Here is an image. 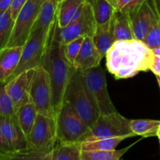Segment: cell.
<instances>
[{
  "label": "cell",
  "mask_w": 160,
  "mask_h": 160,
  "mask_svg": "<svg viewBox=\"0 0 160 160\" xmlns=\"http://www.w3.org/2000/svg\"><path fill=\"white\" fill-rule=\"evenodd\" d=\"M106 57V67L117 79H127L150 70L154 54L142 40L116 41Z\"/></svg>",
  "instance_id": "cell-1"
},
{
  "label": "cell",
  "mask_w": 160,
  "mask_h": 160,
  "mask_svg": "<svg viewBox=\"0 0 160 160\" xmlns=\"http://www.w3.org/2000/svg\"><path fill=\"white\" fill-rule=\"evenodd\" d=\"M41 67L45 69L49 77L52 106L56 117L63 104L67 86L76 70L66 58L62 44L53 40L48 45Z\"/></svg>",
  "instance_id": "cell-2"
},
{
  "label": "cell",
  "mask_w": 160,
  "mask_h": 160,
  "mask_svg": "<svg viewBox=\"0 0 160 160\" xmlns=\"http://www.w3.org/2000/svg\"><path fill=\"white\" fill-rule=\"evenodd\" d=\"M56 23L57 22L49 29L39 28L31 32L26 43L23 45L18 66L8 81L26 70L41 67L48 45L53 38Z\"/></svg>",
  "instance_id": "cell-3"
},
{
  "label": "cell",
  "mask_w": 160,
  "mask_h": 160,
  "mask_svg": "<svg viewBox=\"0 0 160 160\" xmlns=\"http://www.w3.org/2000/svg\"><path fill=\"white\" fill-rule=\"evenodd\" d=\"M64 102L71 105L79 117L91 128L100 113L84 81L81 71L77 70L72 76L65 93Z\"/></svg>",
  "instance_id": "cell-4"
},
{
  "label": "cell",
  "mask_w": 160,
  "mask_h": 160,
  "mask_svg": "<svg viewBox=\"0 0 160 160\" xmlns=\"http://www.w3.org/2000/svg\"><path fill=\"white\" fill-rule=\"evenodd\" d=\"M55 120L57 141L61 144L82 142L91 130L67 102L62 105Z\"/></svg>",
  "instance_id": "cell-5"
},
{
  "label": "cell",
  "mask_w": 160,
  "mask_h": 160,
  "mask_svg": "<svg viewBox=\"0 0 160 160\" xmlns=\"http://www.w3.org/2000/svg\"><path fill=\"white\" fill-rule=\"evenodd\" d=\"M57 142L55 118L38 113L28 136V149L46 155L50 160L51 152Z\"/></svg>",
  "instance_id": "cell-6"
},
{
  "label": "cell",
  "mask_w": 160,
  "mask_h": 160,
  "mask_svg": "<svg viewBox=\"0 0 160 160\" xmlns=\"http://www.w3.org/2000/svg\"><path fill=\"white\" fill-rule=\"evenodd\" d=\"M123 136L131 138L136 135L131 130V120L125 118L117 111L109 114L99 115L83 142Z\"/></svg>",
  "instance_id": "cell-7"
},
{
  "label": "cell",
  "mask_w": 160,
  "mask_h": 160,
  "mask_svg": "<svg viewBox=\"0 0 160 160\" xmlns=\"http://www.w3.org/2000/svg\"><path fill=\"white\" fill-rule=\"evenodd\" d=\"M85 85L100 115L117 112L107 89L106 71L101 66L81 71Z\"/></svg>",
  "instance_id": "cell-8"
},
{
  "label": "cell",
  "mask_w": 160,
  "mask_h": 160,
  "mask_svg": "<svg viewBox=\"0 0 160 160\" xmlns=\"http://www.w3.org/2000/svg\"><path fill=\"white\" fill-rule=\"evenodd\" d=\"M43 0H28L15 18L10 38L6 47L23 46L32 32Z\"/></svg>",
  "instance_id": "cell-9"
},
{
  "label": "cell",
  "mask_w": 160,
  "mask_h": 160,
  "mask_svg": "<svg viewBox=\"0 0 160 160\" xmlns=\"http://www.w3.org/2000/svg\"><path fill=\"white\" fill-rule=\"evenodd\" d=\"M30 97L31 102L35 106L38 113L55 118L49 77L42 67L34 70L30 89Z\"/></svg>",
  "instance_id": "cell-10"
},
{
  "label": "cell",
  "mask_w": 160,
  "mask_h": 160,
  "mask_svg": "<svg viewBox=\"0 0 160 160\" xmlns=\"http://www.w3.org/2000/svg\"><path fill=\"white\" fill-rule=\"evenodd\" d=\"M96 20L90 5L86 2L82 15L77 20L64 28H59L56 23L53 34V42L66 44L79 37H92L96 28Z\"/></svg>",
  "instance_id": "cell-11"
},
{
  "label": "cell",
  "mask_w": 160,
  "mask_h": 160,
  "mask_svg": "<svg viewBox=\"0 0 160 160\" xmlns=\"http://www.w3.org/2000/svg\"><path fill=\"white\" fill-rule=\"evenodd\" d=\"M130 16L134 38L138 40H142L150 29L160 20L153 0H147Z\"/></svg>",
  "instance_id": "cell-12"
},
{
  "label": "cell",
  "mask_w": 160,
  "mask_h": 160,
  "mask_svg": "<svg viewBox=\"0 0 160 160\" xmlns=\"http://www.w3.org/2000/svg\"><path fill=\"white\" fill-rule=\"evenodd\" d=\"M35 69L26 70L8 81L6 89L15 107V112L19 107L31 102L30 89Z\"/></svg>",
  "instance_id": "cell-13"
},
{
  "label": "cell",
  "mask_w": 160,
  "mask_h": 160,
  "mask_svg": "<svg viewBox=\"0 0 160 160\" xmlns=\"http://www.w3.org/2000/svg\"><path fill=\"white\" fill-rule=\"evenodd\" d=\"M0 129L6 143L14 153L28 149V138L15 114L0 117Z\"/></svg>",
  "instance_id": "cell-14"
},
{
  "label": "cell",
  "mask_w": 160,
  "mask_h": 160,
  "mask_svg": "<svg viewBox=\"0 0 160 160\" xmlns=\"http://www.w3.org/2000/svg\"><path fill=\"white\" fill-rule=\"evenodd\" d=\"M102 59V56L97 49L92 38L86 36L84 37L79 53L75 59L73 67L75 70L83 71L99 66Z\"/></svg>",
  "instance_id": "cell-15"
},
{
  "label": "cell",
  "mask_w": 160,
  "mask_h": 160,
  "mask_svg": "<svg viewBox=\"0 0 160 160\" xmlns=\"http://www.w3.org/2000/svg\"><path fill=\"white\" fill-rule=\"evenodd\" d=\"M23 46L6 47L0 51V81L6 82L17 69Z\"/></svg>",
  "instance_id": "cell-16"
},
{
  "label": "cell",
  "mask_w": 160,
  "mask_h": 160,
  "mask_svg": "<svg viewBox=\"0 0 160 160\" xmlns=\"http://www.w3.org/2000/svg\"><path fill=\"white\" fill-rule=\"evenodd\" d=\"M92 38L97 49L104 58L115 42L112 17L106 23H97L95 33Z\"/></svg>",
  "instance_id": "cell-17"
},
{
  "label": "cell",
  "mask_w": 160,
  "mask_h": 160,
  "mask_svg": "<svg viewBox=\"0 0 160 160\" xmlns=\"http://www.w3.org/2000/svg\"><path fill=\"white\" fill-rule=\"evenodd\" d=\"M112 24L115 42L135 38L133 31L132 21L128 12L116 11L112 16Z\"/></svg>",
  "instance_id": "cell-18"
},
{
  "label": "cell",
  "mask_w": 160,
  "mask_h": 160,
  "mask_svg": "<svg viewBox=\"0 0 160 160\" xmlns=\"http://www.w3.org/2000/svg\"><path fill=\"white\" fill-rule=\"evenodd\" d=\"M57 5L56 0H43L32 31L39 28L49 29L56 23Z\"/></svg>",
  "instance_id": "cell-19"
},
{
  "label": "cell",
  "mask_w": 160,
  "mask_h": 160,
  "mask_svg": "<svg viewBox=\"0 0 160 160\" xmlns=\"http://www.w3.org/2000/svg\"><path fill=\"white\" fill-rule=\"evenodd\" d=\"M86 0H62L57 5L56 22L59 28H64L71 22L80 6Z\"/></svg>",
  "instance_id": "cell-20"
},
{
  "label": "cell",
  "mask_w": 160,
  "mask_h": 160,
  "mask_svg": "<svg viewBox=\"0 0 160 160\" xmlns=\"http://www.w3.org/2000/svg\"><path fill=\"white\" fill-rule=\"evenodd\" d=\"M15 115L28 138L38 115L37 109L32 102H28L19 107L16 110Z\"/></svg>",
  "instance_id": "cell-21"
},
{
  "label": "cell",
  "mask_w": 160,
  "mask_h": 160,
  "mask_svg": "<svg viewBox=\"0 0 160 160\" xmlns=\"http://www.w3.org/2000/svg\"><path fill=\"white\" fill-rule=\"evenodd\" d=\"M81 142L59 143L52 151L50 160H81Z\"/></svg>",
  "instance_id": "cell-22"
},
{
  "label": "cell",
  "mask_w": 160,
  "mask_h": 160,
  "mask_svg": "<svg viewBox=\"0 0 160 160\" xmlns=\"http://www.w3.org/2000/svg\"><path fill=\"white\" fill-rule=\"evenodd\" d=\"M90 5L97 23L109 21L115 13V7L109 0H86Z\"/></svg>",
  "instance_id": "cell-23"
},
{
  "label": "cell",
  "mask_w": 160,
  "mask_h": 160,
  "mask_svg": "<svg viewBox=\"0 0 160 160\" xmlns=\"http://www.w3.org/2000/svg\"><path fill=\"white\" fill-rule=\"evenodd\" d=\"M160 120H131V128L135 135L143 138L157 136Z\"/></svg>",
  "instance_id": "cell-24"
},
{
  "label": "cell",
  "mask_w": 160,
  "mask_h": 160,
  "mask_svg": "<svg viewBox=\"0 0 160 160\" xmlns=\"http://www.w3.org/2000/svg\"><path fill=\"white\" fill-rule=\"evenodd\" d=\"M131 146L132 145L120 150H82L81 160H119Z\"/></svg>",
  "instance_id": "cell-25"
},
{
  "label": "cell",
  "mask_w": 160,
  "mask_h": 160,
  "mask_svg": "<svg viewBox=\"0 0 160 160\" xmlns=\"http://www.w3.org/2000/svg\"><path fill=\"white\" fill-rule=\"evenodd\" d=\"M127 137L105 138H98L88 142H81V148L84 151H92V150H112L116 149L117 145L123 142Z\"/></svg>",
  "instance_id": "cell-26"
},
{
  "label": "cell",
  "mask_w": 160,
  "mask_h": 160,
  "mask_svg": "<svg viewBox=\"0 0 160 160\" xmlns=\"http://www.w3.org/2000/svg\"><path fill=\"white\" fill-rule=\"evenodd\" d=\"M14 22L15 20L12 17L9 9L4 12H0V51L7 46Z\"/></svg>",
  "instance_id": "cell-27"
},
{
  "label": "cell",
  "mask_w": 160,
  "mask_h": 160,
  "mask_svg": "<svg viewBox=\"0 0 160 160\" xmlns=\"http://www.w3.org/2000/svg\"><path fill=\"white\" fill-rule=\"evenodd\" d=\"M6 82L0 81V117H9L15 114V107L6 89Z\"/></svg>",
  "instance_id": "cell-28"
},
{
  "label": "cell",
  "mask_w": 160,
  "mask_h": 160,
  "mask_svg": "<svg viewBox=\"0 0 160 160\" xmlns=\"http://www.w3.org/2000/svg\"><path fill=\"white\" fill-rule=\"evenodd\" d=\"M84 37H79L66 44H62V48H63L64 55L67 60L73 66L77 56L79 53L81 47L84 42Z\"/></svg>",
  "instance_id": "cell-29"
},
{
  "label": "cell",
  "mask_w": 160,
  "mask_h": 160,
  "mask_svg": "<svg viewBox=\"0 0 160 160\" xmlns=\"http://www.w3.org/2000/svg\"><path fill=\"white\" fill-rule=\"evenodd\" d=\"M142 41L151 49L160 47V20L150 29Z\"/></svg>",
  "instance_id": "cell-30"
},
{
  "label": "cell",
  "mask_w": 160,
  "mask_h": 160,
  "mask_svg": "<svg viewBox=\"0 0 160 160\" xmlns=\"http://www.w3.org/2000/svg\"><path fill=\"white\" fill-rule=\"evenodd\" d=\"M14 152L10 149L3 138L0 129V160H10L13 159Z\"/></svg>",
  "instance_id": "cell-31"
},
{
  "label": "cell",
  "mask_w": 160,
  "mask_h": 160,
  "mask_svg": "<svg viewBox=\"0 0 160 160\" xmlns=\"http://www.w3.org/2000/svg\"><path fill=\"white\" fill-rule=\"evenodd\" d=\"M152 52L154 54L152 63L150 70L156 76H160V47L153 48Z\"/></svg>",
  "instance_id": "cell-32"
},
{
  "label": "cell",
  "mask_w": 160,
  "mask_h": 160,
  "mask_svg": "<svg viewBox=\"0 0 160 160\" xmlns=\"http://www.w3.org/2000/svg\"><path fill=\"white\" fill-rule=\"evenodd\" d=\"M27 2H28V0H13L12 1L10 8H9V10H10L12 17H13L14 20Z\"/></svg>",
  "instance_id": "cell-33"
},
{
  "label": "cell",
  "mask_w": 160,
  "mask_h": 160,
  "mask_svg": "<svg viewBox=\"0 0 160 160\" xmlns=\"http://www.w3.org/2000/svg\"><path fill=\"white\" fill-rule=\"evenodd\" d=\"M147 0H131L121 11L125 12H128L129 14L133 13V12H135Z\"/></svg>",
  "instance_id": "cell-34"
},
{
  "label": "cell",
  "mask_w": 160,
  "mask_h": 160,
  "mask_svg": "<svg viewBox=\"0 0 160 160\" xmlns=\"http://www.w3.org/2000/svg\"><path fill=\"white\" fill-rule=\"evenodd\" d=\"M117 11H121L131 0H109Z\"/></svg>",
  "instance_id": "cell-35"
},
{
  "label": "cell",
  "mask_w": 160,
  "mask_h": 160,
  "mask_svg": "<svg viewBox=\"0 0 160 160\" xmlns=\"http://www.w3.org/2000/svg\"><path fill=\"white\" fill-rule=\"evenodd\" d=\"M13 0H0V12H4L10 8Z\"/></svg>",
  "instance_id": "cell-36"
},
{
  "label": "cell",
  "mask_w": 160,
  "mask_h": 160,
  "mask_svg": "<svg viewBox=\"0 0 160 160\" xmlns=\"http://www.w3.org/2000/svg\"><path fill=\"white\" fill-rule=\"evenodd\" d=\"M154 1L155 6H156V9L158 12V15H159L160 18V0H153Z\"/></svg>",
  "instance_id": "cell-37"
},
{
  "label": "cell",
  "mask_w": 160,
  "mask_h": 160,
  "mask_svg": "<svg viewBox=\"0 0 160 160\" xmlns=\"http://www.w3.org/2000/svg\"><path fill=\"white\" fill-rule=\"evenodd\" d=\"M157 137H158V138H159V142H160V125H159V128H158V131H157Z\"/></svg>",
  "instance_id": "cell-38"
},
{
  "label": "cell",
  "mask_w": 160,
  "mask_h": 160,
  "mask_svg": "<svg viewBox=\"0 0 160 160\" xmlns=\"http://www.w3.org/2000/svg\"><path fill=\"white\" fill-rule=\"evenodd\" d=\"M156 78H157V82H158V84H159V88H160V78L159 76H156Z\"/></svg>",
  "instance_id": "cell-39"
},
{
  "label": "cell",
  "mask_w": 160,
  "mask_h": 160,
  "mask_svg": "<svg viewBox=\"0 0 160 160\" xmlns=\"http://www.w3.org/2000/svg\"><path fill=\"white\" fill-rule=\"evenodd\" d=\"M61 1H62V0H56V2H57V3H59V2H61Z\"/></svg>",
  "instance_id": "cell-40"
},
{
  "label": "cell",
  "mask_w": 160,
  "mask_h": 160,
  "mask_svg": "<svg viewBox=\"0 0 160 160\" xmlns=\"http://www.w3.org/2000/svg\"><path fill=\"white\" fill-rule=\"evenodd\" d=\"M159 78H160V76H159Z\"/></svg>",
  "instance_id": "cell-41"
}]
</instances>
